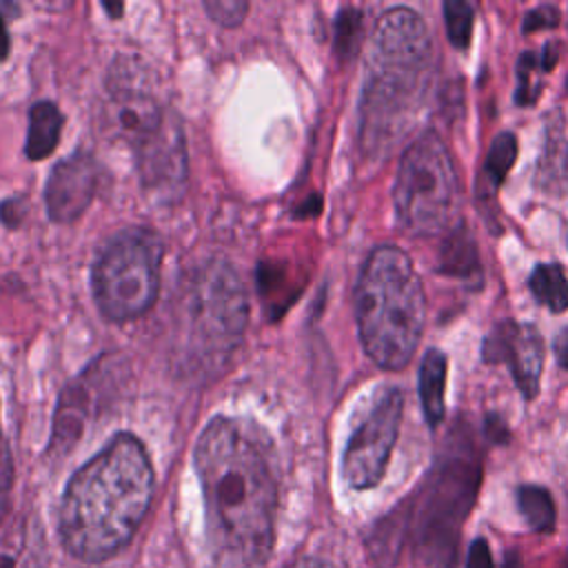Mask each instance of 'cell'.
<instances>
[{"mask_svg":"<svg viewBox=\"0 0 568 568\" xmlns=\"http://www.w3.org/2000/svg\"><path fill=\"white\" fill-rule=\"evenodd\" d=\"M206 13L222 27H235L244 20L248 11V2L244 0H209L204 2Z\"/></svg>","mask_w":568,"mask_h":568,"instance_id":"cell-23","label":"cell"},{"mask_svg":"<svg viewBox=\"0 0 568 568\" xmlns=\"http://www.w3.org/2000/svg\"><path fill=\"white\" fill-rule=\"evenodd\" d=\"M530 293L552 313L568 308V277L559 264H537L528 277Z\"/></svg>","mask_w":568,"mask_h":568,"instance_id":"cell-17","label":"cell"},{"mask_svg":"<svg viewBox=\"0 0 568 568\" xmlns=\"http://www.w3.org/2000/svg\"><path fill=\"white\" fill-rule=\"evenodd\" d=\"M393 202L397 222L413 235H433L446 226L457 202V175L435 131H424L404 151Z\"/></svg>","mask_w":568,"mask_h":568,"instance_id":"cell-6","label":"cell"},{"mask_svg":"<svg viewBox=\"0 0 568 568\" xmlns=\"http://www.w3.org/2000/svg\"><path fill=\"white\" fill-rule=\"evenodd\" d=\"M113 95V126L120 135L140 144L151 131H155L166 111H162L153 95L133 87H115Z\"/></svg>","mask_w":568,"mask_h":568,"instance_id":"cell-13","label":"cell"},{"mask_svg":"<svg viewBox=\"0 0 568 568\" xmlns=\"http://www.w3.org/2000/svg\"><path fill=\"white\" fill-rule=\"evenodd\" d=\"M481 466L475 457L453 455L437 464L413 508L415 544L428 561H448L462 521L475 504Z\"/></svg>","mask_w":568,"mask_h":568,"instance_id":"cell-7","label":"cell"},{"mask_svg":"<svg viewBox=\"0 0 568 568\" xmlns=\"http://www.w3.org/2000/svg\"><path fill=\"white\" fill-rule=\"evenodd\" d=\"M515 497H517V508L521 517L535 532H550L555 528V519H557L555 501L544 486L524 484L517 488Z\"/></svg>","mask_w":568,"mask_h":568,"instance_id":"cell-18","label":"cell"},{"mask_svg":"<svg viewBox=\"0 0 568 568\" xmlns=\"http://www.w3.org/2000/svg\"><path fill=\"white\" fill-rule=\"evenodd\" d=\"M437 271L444 275H450V277H459V280H477L479 277L481 264H479V255H477V244L464 222L457 224L444 240L442 251H439Z\"/></svg>","mask_w":568,"mask_h":568,"instance_id":"cell-15","label":"cell"},{"mask_svg":"<svg viewBox=\"0 0 568 568\" xmlns=\"http://www.w3.org/2000/svg\"><path fill=\"white\" fill-rule=\"evenodd\" d=\"M359 27H362V13L357 9H344L337 16V51L339 55L348 58L357 51L359 44Z\"/></svg>","mask_w":568,"mask_h":568,"instance_id":"cell-22","label":"cell"},{"mask_svg":"<svg viewBox=\"0 0 568 568\" xmlns=\"http://www.w3.org/2000/svg\"><path fill=\"white\" fill-rule=\"evenodd\" d=\"M162 242L146 229L122 231L93 266V297L111 322L146 313L160 291Z\"/></svg>","mask_w":568,"mask_h":568,"instance_id":"cell-5","label":"cell"},{"mask_svg":"<svg viewBox=\"0 0 568 568\" xmlns=\"http://www.w3.org/2000/svg\"><path fill=\"white\" fill-rule=\"evenodd\" d=\"M466 568H495L493 566V555L488 548L486 539H475L468 548V559H466Z\"/></svg>","mask_w":568,"mask_h":568,"instance_id":"cell-25","label":"cell"},{"mask_svg":"<svg viewBox=\"0 0 568 568\" xmlns=\"http://www.w3.org/2000/svg\"><path fill=\"white\" fill-rule=\"evenodd\" d=\"M206 539L217 568H260L275 539V484L262 450L226 417L195 444Z\"/></svg>","mask_w":568,"mask_h":568,"instance_id":"cell-1","label":"cell"},{"mask_svg":"<svg viewBox=\"0 0 568 568\" xmlns=\"http://www.w3.org/2000/svg\"><path fill=\"white\" fill-rule=\"evenodd\" d=\"M430 58L424 20L408 7H393L373 29L362 95V144L386 151L410 126Z\"/></svg>","mask_w":568,"mask_h":568,"instance_id":"cell-3","label":"cell"},{"mask_svg":"<svg viewBox=\"0 0 568 568\" xmlns=\"http://www.w3.org/2000/svg\"><path fill=\"white\" fill-rule=\"evenodd\" d=\"M559 568H568V552L564 555V559H561V564H559Z\"/></svg>","mask_w":568,"mask_h":568,"instance_id":"cell-32","label":"cell"},{"mask_svg":"<svg viewBox=\"0 0 568 568\" xmlns=\"http://www.w3.org/2000/svg\"><path fill=\"white\" fill-rule=\"evenodd\" d=\"M404 415V393L397 386L382 388L364 419L353 430L342 462L344 479L355 490L377 486L386 473Z\"/></svg>","mask_w":568,"mask_h":568,"instance_id":"cell-8","label":"cell"},{"mask_svg":"<svg viewBox=\"0 0 568 568\" xmlns=\"http://www.w3.org/2000/svg\"><path fill=\"white\" fill-rule=\"evenodd\" d=\"M9 47H11V42H9V33H7L4 20H2V16H0V62L9 55Z\"/></svg>","mask_w":568,"mask_h":568,"instance_id":"cell-29","label":"cell"},{"mask_svg":"<svg viewBox=\"0 0 568 568\" xmlns=\"http://www.w3.org/2000/svg\"><path fill=\"white\" fill-rule=\"evenodd\" d=\"M62 131V113L53 102H36L29 113V135L24 153L29 160H42L53 153Z\"/></svg>","mask_w":568,"mask_h":568,"instance_id":"cell-16","label":"cell"},{"mask_svg":"<svg viewBox=\"0 0 568 568\" xmlns=\"http://www.w3.org/2000/svg\"><path fill=\"white\" fill-rule=\"evenodd\" d=\"M515 160H517V138L510 131L497 133L495 140L490 142L486 164H484V175L493 189H497L504 182Z\"/></svg>","mask_w":568,"mask_h":568,"instance_id":"cell-19","label":"cell"},{"mask_svg":"<svg viewBox=\"0 0 568 568\" xmlns=\"http://www.w3.org/2000/svg\"><path fill=\"white\" fill-rule=\"evenodd\" d=\"M448 359L439 348H428L419 364V402L430 428H437L446 415L444 388H446Z\"/></svg>","mask_w":568,"mask_h":568,"instance_id":"cell-14","label":"cell"},{"mask_svg":"<svg viewBox=\"0 0 568 568\" xmlns=\"http://www.w3.org/2000/svg\"><path fill=\"white\" fill-rule=\"evenodd\" d=\"M484 430H486V437L490 442H497V444H506L510 439V430L506 426V422L499 417V415H490L484 424Z\"/></svg>","mask_w":568,"mask_h":568,"instance_id":"cell-27","label":"cell"},{"mask_svg":"<svg viewBox=\"0 0 568 568\" xmlns=\"http://www.w3.org/2000/svg\"><path fill=\"white\" fill-rule=\"evenodd\" d=\"M135 153L146 195L162 204L178 200L186 182V140L180 120L164 113L160 126L135 144Z\"/></svg>","mask_w":568,"mask_h":568,"instance_id":"cell-9","label":"cell"},{"mask_svg":"<svg viewBox=\"0 0 568 568\" xmlns=\"http://www.w3.org/2000/svg\"><path fill=\"white\" fill-rule=\"evenodd\" d=\"M153 495V468L140 439L115 435L67 484L60 539L82 561H104L122 550L142 524Z\"/></svg>","mask_w":568,"mask_h":568,"instance_id":"cell-2","label":"cell"},{"mask_svg":"<svg viewBox=\"0 0 568 568\" xmlns=\"http://www.w3.org/2000/svg\"><path fill=\"white\" fill-rule=\"evenodd\" d=\"M552 351H555V357H557L559 366L568 368V326L557 333L555 344H552Z\"/></svg>","mask_w":568,"mask_h":568,"instance_id":"cell-28","label":"cell"},{"mask_svg":"<svg viewBox=\"0 0 568 568\" xmlns=\"http://www.w3.org/2000/svg\"><path fill=\"white\" fill-rule=\"evenodd\" d=\"M355 317L366 355L382 368H404L424 333L426 297L410 257L397 246H377L355 286Z\"/></svg>","mask_w":568,"mask_h":568,"instance_id":"cell-4","label":"cell"},{"mask_svg":"<svg viewBox=\"0 0 568 568\" xmlns=\"http://www.w3.org/2000/svg\"><path fill=\"white\" fill-rule=\"evenodd\" d=\"M0 568H13V559L0 555Z\"/></svg>","mask_w":568,"mask_h":568,"instance_id":"cell-31","label":"cell"},{"mask_svg":"<svg viewBox=\"0 0 568 568\" xmlns=\"http://www.w3.org/2000/svg\"><path fill=\"white\" fill-rule=\"evenodd\" d=\"M444 20H446V33L455 49H468L473 38V22L475 11L464 0H446L444 2Z\"/></svg>","mask_w":568,"mask_h":568,"instance_id":"cell-21","label":"cell"},{"mask_svg":"<svg viewBox=\"0 0 568 568\" xmlns=\"http://www.w3.org/2000/svg\"><path fill=\"white\" fill-rule=\"evenodd\" d=\"M98 180L100 166L84 151L73 153L55 164L44 189L51 220L73 222L75 217H80L98 191Z\"/></svg>","mask_w":568,"mask_h":568,"instance_id":"cell-12","label":"cell"},{"mask_svg":"<svg viewBox=\"0 0 568 568\" xmlns=\"http://www.w3.org/2000/svg\"><path fill=\"white\" fill-rule=\"evenodd\" d=\"M9 488H11V457H9L7 444L0 439V515L4 513Z\"/></svg>","mask_w":568,"mask_h":568,"instance_id":"cell-26","label":"cell"},{"mask_svg":"<svg viewBox=\"0 0 568 568\" xmlns=\"http://www.w3.org/2000/svg\"><path fill=\"white\" fill-rule=\"evenodd\" d=\"M293 568H331V566L324 561H317V559H304V561L295 564Z\"/></svg>","mask_w":568,"mask_h":568,"instance_id":"cell-30","label":"cell"},{"mask_svg":"<svg viewBox=\"0 0 568 568\" xmlns=\"http://www.w3.org/2000/svg\"><path fill=\"white\" fill-rule=\"evenodd\" d=\"M539 73H546L541 64V55L535 51H524L517 60V91H515V102L519 106L535 104L539 93H541V82L537 80Z\"/></svg>","mask_w":568,"mask_h":568,"instance_id":"cell-20","label":"cell"},{"mask_svg":"<svg viewBox=\"0 0 568 568\" xmlns=\"http://www.w3.org/2000/svg\"><path fill=\"white\" fill-rule=\"evenodd\" d=\"M481 355L486 364H506L513 382L526 399H535L539 393L546 344L535 324L501 320L486 335Z\"/></svg>","mask_w":568,"mask_h":568,"instance_id":"cell-11","label":"cell"},{"mask_svg":"<svg viewBox=\"0 0 568 568\" xmlns=\"http://www.w3.org/2000/svg\"><path fill=\"white\" fill-rule=\"evenodd\" d=\"M559 9L552 7V4H539L535 9H530L526 16H524V33H530V31H539V29H555L559 24Z\"/></svg>","mask_w":568,"mask_h":568,"instance_id":"cell-24","label":"cell"},{"mask_svg":"<svg viewBox=\"0 0 568 568\" xmlns=\"http://www.w3.org/2000/svg\"><path fill=\"white\" fill-rule=\"evenodd\" d=\"M195 315L193 324L197 335L213 339L222 348L237 342L246 322V300L244 291L229 266H213L197 282V293L193 297Z\"/></svg>","mask_w":568,"mask_h":568,"instance_id":"cell-10","label":"cell"}]
</instances>
